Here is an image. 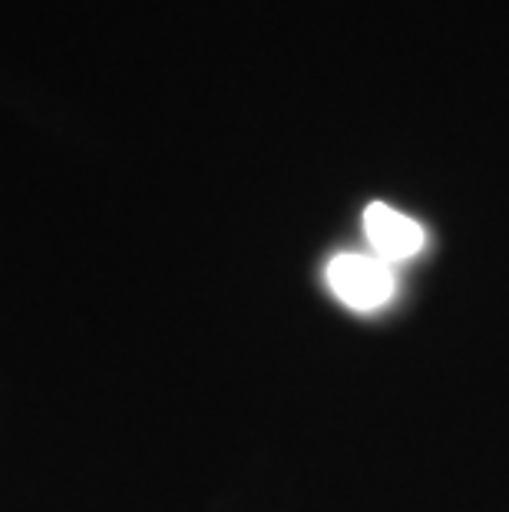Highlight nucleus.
<instances>
[{
	"label": "nucleus",
	"mask_w": 509,
	"mask_h": 512,
	"mask_svg": "<svg viewBox=\"0 0 509 512\" xmlns=\"http://www.w3.org/2000/svg\"><path fill=\"white\" fill-rule=\"evenodd\" d=\"M328 288L341 304L354 311H377L397 294V275L394 265H387L377 255H357L344 252L328 261Z\"/></svg>",
	"instance_id": "obj_1"
},
{
	"label": "nucleus",
	"mask_w": 509,
	"mask_h": 512,
	"mask_svg": "<svg viewBox=\"0 0 509 512\" xmlns=\"http://www.w3.org/2000/svg\"><path fill=\"white\" fill-rule=\"evenodd\" d=\"M364 235H367V242H371L374 255L387 261V265L414 258L420 255V248L427 245L424 225L414 222L404 212L391 209L387 202H371L364 209Z\"/></svg>",
	"instance_id": "obj_2"
}]
</instances>
